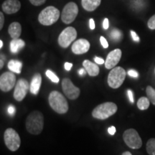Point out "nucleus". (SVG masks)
Wrapping results in <instances>:
<instances>
[{"instance_id":"1","label":"nucleus","mask_w":155,"mask_h":155,"mask_svg":"<svg viewBox=\"0 0 155 155\" xmlns=\"http://www.w3.org/2000/svg\"><path fill=\"white\" fill-rule=\"evenodd\" d=\"M44 126V117L40 111H34L27 117L25 127L29 133L38 135L42 132Z\"/></svg>"},{"instance_id":"2","label":"nucleus","mask_w":155,"mask_h":155,"mask_svg":"<svg viewBox=\"0 0 155 155\" xmlns=\"http://www.w3.org/2000/svg\"><path fill=\"white\" fill-rule=\"evenodd\" d=\"M48 101L50 107L56 113L63 114L68 111V101L63 95L57 91H53L50 93L48 97Z\"/></svg>"},{"instance_id":"3","label":"nucleus","mask_w":155,"mask_h":155,"mask_svg":"<svg viewBox=\"0 0 155 155\" xmlns=\"http://www.w3.org/2000/svg\"><path fill=\"white\" fill-rule=\"evenodd\" d=\"M117 109V106L114 103L106 102L97 106L93 110L92 116L95 119L104 120L115 114Z\"/></svg>"},{"instance_id":"4","label":"nucleus","mask_w":155,"mask_h":155,"mask_svg":"<svg viewBox=\"0 0 155 155\" xmlns=\"http://www.w3.org/2000/svg\"><path fill=\"white\" fill-rule=\"evenodd\" d=\"M60 15H61L60 11L56 7L53 6H49L41 11L38 16V20L41 25L45 26H50L57 22Z\"/></svg>"},{"instance_id":"5","label":"nucleus","mask_w":155,"mask_h":155,"mask_svg":"<svg viewBox=\"0 0 155 155\" xmlns=\"http://www.w3.org/2000/svg\"><path fill=\"white\" fill-rule=\"evenodd\" d=\"M125 70L121 67H115L110 71L108 76V84L112 88H118L123 84L126 78Z\"/></svg>"},{"instance_id":"6","label":"nucleus","mask_w":155,"mask_h":155,"mask_svg":"<svg viewBox=\"0 0 155 155\" xmlns=\"http://www.w3.org/2000/svg\"><path fill=\"white\" fill-rule=\"evenodd\" d=\"M4 139H5L6 146L12 152H15L20 147V137H19L18 133L12 128H8L5 131Z\"/></svg>"},{"instance_id":"7","label":"nucleus","mask_w":155,"mask_h":155,"mask_svg":"<svg viewBox=\"0 0 155 155\" xmlns=\"http://www.w3.org/2000/svg\"><path fill=\"white\" fill-rule=\"evenodd\" d=\"M123 139L125 144L133 150H137L142 146V141L138 132L134 129H127L123 134Z\"/></svg>"},{"instance_id":"8","label":"nucleus","mask_w":155,"mask_h":155,"mask_svg":"<svg viewBox=\"0 0 155 155\" xmlns=\"http://www.w3.org/2000/svg\"><path fill=\"white\" fill-rule=\"evenodd\" d=\"M77 38V31L73 27H68L62 31L58 37V44L61 48H67Z\"/></svg>"},{"instance_id":"9","label":"nucleus","mask_w":155,"mask_h":155,"mask_svg":"<svg viewBox=\"0 0 155 155\" xmlns=\"http://www.w3.org/2000/svg\"><path fill=\"white\" fill-rule=\"evenodd\" d=\"M78 14V7L75 2H69L64 7L61 13V19L65 24H71Z\"/></svg>"},{"instance_id":"10","label":"nucleus","mask_w":155,"mask_h":155,"mask_svg":"<svg viewBox=\"0 0 155 155\" xmlns=\"http://www.w3.org/2000/svg\"><path fill=\"white\" fill-rule=\"evenodd\" d=\"M62 88H63L64 94L69 99L75 100L80 96V89L73 84L71 79H63V81H62Z\"/></svg>"},{"instance_id":"11","label":"nucleus","mask_w":155,"mask_h":155,"mask_svg":"<svg viewBox=\"0 0 155 155\" xmlns=\"http://www.w3.org/2000/svg\"><path fill=\"white\" fill-rule=\"evenodd\" d=\"M16 76L13 72H5L0 76V89L3 92H9L16 85Z\"/></svg>"},{"instance_id":"12","label":"nucleus","mask_w":155,"mask_h":155,"mask_svg":"<svg viewBox=\"0 0 155 155\" xmlns=\"http://www.w3.org/2000/svg\"><path fill=\"white\" fill-rule=\"evenodd\" d=\"M30 90V83L26 79L20 78L15 85L13 96L17 101H22Z\"/></svg>"},{"instance_id":"13","label":"nucleus","mask_w":155,"mask_h":155,"mask_svg":"<svg viewBox=\"0 0 155 155\" xmlns=\"http://www.w3.org/2000/svg\"><path fill=\"white\" fill-rule=\"evenodd\" d=\"M122 52L120 49H115L110 52L107 55L105 61V67L106 69H113L119 63L121 58Z\"/></svg>"},{"instance_id":"14","label":"nucleus","mask_w":155,"mask_h":155,"mask_svg":"<svg viewBox=\"0 0 155 155\" xmlns=\"http://www.w3.org/2000/svg\"><path fill=\"white\" fill-rule=\"evenodd\" d=\"M91 44L86 39H79L73 44L71 50L75 55L86 53L90 49Z\"/></svg>"},{"instance_id":"15","label":"nucleus","mask_w":155,"mask_h":155,"mask_svg":"<svg viewBox=\"0 0 155 155\" xmlns=\"http://www.w3.org/2000/svg\"><path fill=\"white\" fill-rule=\"evenodd\" d=\"M21 8V3L19 0H6L2 5V9L7 15L15 14Z\"/></svg>"},{"instance_id":"16","label":"nucleus","mask_w":155,"mask_h":155,"mask_svg":"<svg viewBox=\"0 0 155 155\" xmlns=\"http://www.w3.org/2000/svg\"><path fill=\"white\" fill-rule=\"evenodd\" d=\"M42 83V76L40 73H35L32 79L30 84V91L31 94L34 95H38L40 91V86Z\"/></svg>"},{"instance_id":"17","label":"nucleus","mask_w":155,"mask_h":155,"mask_svg":"<svg viewBox=\"0 0 155 155\" xmlns=\"http://www.w3.org/2000/svg\"><path fill=\"white\" fill-rule=\"evenodd\" d=\"M83 65L90 76H96L99 74V68L98 65L88 60H85L83 62Z\"/></svg>"},{"instance_id":"18","label":"nucleus","mask_w":155,"mask_h":155,"mask_svg":"<svg viewBox=\"0 0 155 155\" xmlns=\"http://www.w3.org/2000/svg\"><path fill=\"white\" fill-rule=\"evenodd\" d=\"M8 33L12 39H18L22 33V26L19 22L11 23L9 26Z\"/></svg>"},{"instance_id":"19","label":"nucleus","mask_w":155,"mask_h":155,"mask_svg":"<svg viewBox=\"0 0 155 155\" xmlns=\"http://www.w3.org/2000/svg\"><path fill=\"white\" fill-rule=\"evenodd\" d=\"M101 3V0H81V5L85 10L93 12L98 8Z\"/></svg>"},{"instance_id":"20","label":"nucleus","mask_w":155,"mask_h":155,"mask_svg":"<svg viewBox=\"0 0 155 155\" xmlns=\"http://www.w3.org/2000/svg\"><path fill=\"white\" fill-rule=\"evenodd\" d=\"M25 42L21 39H12L10 42V50L12 53H17L25 47Z\"/></svg>"},{"instance_id":"21","label":"nucleus","mask_w":155,"mask_h":155,"mask_svg":"<svg viewBox=\"0 0 155 155\" xmlns=\"http://www.w3.org/2000/svg\"><path fill=\"white\" fill-rule=\"evenodd\" d=\"M22 63L20 61H17V60H11L8 63V68L11 72L16 73H21L22 71Z\"/></svg>"},{"instance_id":"22","label":"nucleus","mask_w":155,"mask_h":155,"mask_svg":"<svg viewBox=\"0 0 155 155\" xmlns=\"http://www.w3.org/2000/svg\"><path fill=\"white\" fill-rule=\"evenodd\" d=\"M150 101L147 97H141L137 101V106L141 111L147 110V108L150 107Z\"/></svg>"},{"instance_id":"23","label":"nucleus","mask_w":155,"mask_h":155,"mask_svg":"<svg viewBox=\"0 0 155 155\" xmlns=\"http://www.w3.org/2000/svg\"><path fill=\"white\" fill-rule=\"evenodd\" d=\"M147 152L150 155H155V139H150L147 143Z\"/></svg>"},{"instance_id":"24","label":"nucleus","mask_w":155,"mask_h":155,"mask_svg":"<svg viewBox=\"0 0 155 155\" xmlns=\"http://www.w3.org/2000/svg\"><path fill=\"white\" fill-rule=\"evenodd\" d=\"M146 93L147 95V98L150 101L153 105L155 106V90L152 86H149L146 88Z\"/></svg>"},{"instance_id":"25","label":"nucleus","mask_w":155,"mask_h":155,"mask_svg":"<svg viewBox=\"0 0 155 155\" xmlns=\"http://www.w3.org/2000/svg\"><path fill=\"white\" fill-rule=\"evenodd\" d=\"M110 38L115 41H119L122 38V32L118 29H114L110 34Z\"/></svg>"},{"instance_id":"26","label":"nucleus","mask_w":155,"mask_h":155,"mask_svg":"<svg viewBox=\"0 0 155 155\" xmlns=\"http://www.w3.org/2000/svg\"><path fill=\"white\" fill-rule=\"evenodd\" d=\"M45 74H46V76H47L48 78L52 81V82L55 83H58L59 82V78H58L57 75L53 72V71H50V70H47V71H46Z\"/></svg>"},{"instance_id":"27","label":"nucleus","mask_w":155,"mask_h":155,"mask_svg":"<svg viewBox=\"0 0 155 155\" xmlns=\"http://www.w3.org/2000/svg\"><path fill=\"white\" fill-rule=\"evenodd\" d=\"M147 25H148L149 28H150V30H155V15L150 17Z\"/></svg>"},{"instance_id":"28","label":"nucleus","mask_w":155,"mask_h":155,"mask_svg":"<svg viewBox=\"0 0 155 155\" xmlns=\"http://www.w3.org/2000/svg\"><path fill=\"white\" fill-rule=\"evenodd\" d=\"M30 2L34 6H40L45 3L46 0H29Z\"/></svg>"},{"instance_id":"29","label":"nucleus","mask_w":155,"mask_h":155,"mask_svg":"<svg viewBox=\"0 0 155 155\" xmlns=\"http://www.w3.org/2000/svg\"><path fill=\"white\" fill-rule=\"evenodd\" d=\"M7 111H8V114L11 116H13L16 113V108L13 105H9L8 106V108H7Z\"/></svg>"},{"instance_id":"30","label":"nucleus","mask_w":155,"mask_h":155,"mask_svg":"<svg viewBox=\"0 0 155 155\" xmlns=\"http://www.w3.org/2000/svg\"><path fill=\"white\" fill-rule=\"evenodd\" d=\"M100 42H101V44L102 45L103 48H108V43L107 42V40H106V39L104 38V37L101 36L100 38Z\"/></svg>"},{"instance_id":"31","label":"nucleus","mask_w":155,"mask_h":155,"mask_svg":"<svg viewBox=\"0 0 155 155\" xmlns=\"http://www.w3.org/2000/svg\"><path fill=\"white\" fill-rule=\"evenodd\" d=\"M128 74H129V76L132 78H138L139 76L138 72L134 71V70H129V71H128Z\"/></svg>"},{"instance_id":"32","label":"nucleus","mask_w":155,"mask_h":155,"mask_svg":"<svg viewBox=\"0 0 155 155\" xmlns=\"http://www.w3.org/2000/svg\"><path fill=\"white\" fill-rule=\"evenodd\" d=\"M131 38H133V40H134L135 42H139L140 39H139V36L137 35V34L134 31L131 30Z\"/></svg>"},{"instance_id":"33","label":"nucleus","mask_w":155,"mask_h":155,"mask_svg":"<svg viewBox=\"0 0 155 155\" xmlns=\"http://www.w3.org/2000/svg\"><path fill=\"white\" fill-rule=\"evenodd\" d=\"M4 23H5V16H4L2 12H0V30L3 28Z\"/></svg>"},{"instance_id":"34","label":"nucleus","mask_w":155,"mask_h":155,"mask_svg":"<svg viewBox=\"0 0 155 155\" xmlns=\"http://www.w3.org/2000/svg\"><path fill=\"white\" fill-rule=\"evenodd\" d=\"M127 94H128V97H129V101H130L131 104H133V103L134 102V99L133 92L131 91V90H128L127 91Z\"/></svg>"},{"instance_id":"35","label":"nucleus","mask_w":155,"mask_h":155,"mask_svg":"<svg viewBox=\"0 0 155 155\" xmlns=\"http://www.w3.org/2000/svg\"><path fill=\"white\" fill-rule=\"evenodd\" d=\"M94 61L97 64H99V65H102V64L105 63V61L104 60L101 58H98V57H95Z\"/></svg>"},{"instance_id":"36","label":"nucleus","mask_w":155,"mask_h":155,"mask_svg":"<svg viewBox=\"0 0 155 155\" xmlns=\"http://www.w3.org/2000/svg\"><path fill=\"white\" fill-rule=\"evenodd\" d=\"M103 27H104V30H107L109 27V23H108V19L107 18H105L103 22Z\"/></svg>"},{"instance_id":"37","label":"nucleus","mask_w":155,"mask_h":155,"mask_svg":"<svg viewBox=\"0 0 155 155\" xmlns=\"http://www.w3.org/2000/svg\"><path fill=\"white\" fill-rule=\"evenodd\" d=\"M89 27H90L91 30H94L95 28H96V25H95V22L94 19H90L89 20Z\"/></svg>"},{"instance_id":"38","label":"nucleus","mask_w":155,"mask_h":155,"mask_svg":"<svg viewBox=\"0 0 155 155\" xmlns=\"http://www.w3.org/2000/svg\"><path fill=\"white\" fill-rule=\"evenodd\" d=\"M108 132L109 134L111 135H114L116 133V128L114 127H110L108 129Z\"/></svg>"},{"instance_id":"39","label":"nucleus","mask_w":155,"mask_h":155,"mask_svg":"<svg viewBox=\"0 0 155 155\" xmlns=\"http://www.w3.org/2000/svg\"><path fill=\"white\" fill-rule=\"evenodd\" d=\"M73 67V64L71 63H65V69L66 70V71H71V69Z\"/></svg>"},{"instance_id":"40","label":"nucleus","mask_w":155,"mask_h":155,"mask_svg":"<svg viewBox=\"0 0 155 155\" xmlns=\"http://www.w3.org/2000/svg\"><path fill=\"white\" fill-rule=\"evenodd\" d=\"M86 73L87 72H86V69H83V68L80 69V70H79V71H78V74L80 75H81V76H82V75H86Z\"/></svg>"},{"instance_id":"41","label":"nucleus","mask_w":155,"mask_h":155,"mask_svg":"<svg viewBox=\"0 0 155 155\" xmlns=\"http://www.w3.org/2000/svg\"><path fill=\"white\" fill-rule=\"evenodd\" d=\"M4 66V61L2 58H1V60H0V68H2Z\"/></svg>"},{"instance_id":"42","label":"nucleus","mask_w":155,"mask_h":155,"mask_svg":"<svg viewBox=\"0 0 155 155\" xmlns=\"http://www.w3.org/2000/svg\"><path fill=\"white\" fill-rule=\"evenodd\" d=\"M122 155H132V154H131V153L129 152H125L122 154Z\"/></svg>"},{"instance_id":"43","label":"nucleus","mask_w":155,"mask_h":155,"mask_svg":"<svg viewBox=\"0 0 155 155\" xmlns=\"http://www.w3.org/2000/svg\"><path fill=\"white\" fill-rule=\"evenodd\" d=\"M3 47V41L2 40H0V48H2Z\"/></svg>"},{"instance_id":"44","label":"nucleus","mask_w":155,"mask_h":155,"mask_svg":"<svg viewBox=\"0 0 155 155\" xmlns=\"http://www.w3.org/2000/svg\"><path fill=\"white\" fill-rule=\"evenodd\" d=\"M154 74H155V68H154Z\"/></svg>"}]
</instances>
